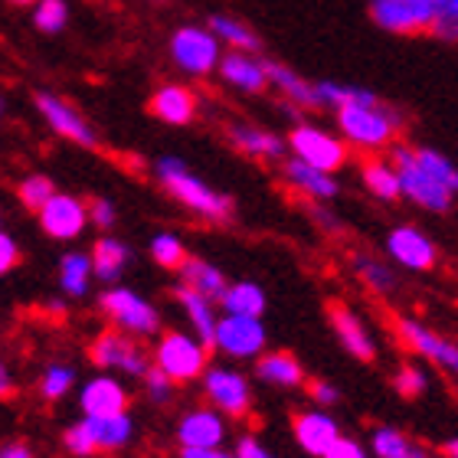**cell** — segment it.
Returning a JSON list of instances; mask_svg holds the SVG:
<instances>
[{
  "label": "cell",
  "instance_id": "6da1fadb",
  "mask_svg": "<svg viewBox=\"0 0 458 458\" xmlns=\"http://www.w3.org/2000/svg\"><path fill=\"white\" fill-rule=\"evenodd\" d=\"M337 131L351 148L363 154H380L386 148H396V134H400V112L383 106V98L370 89H363V96L351 106L335 112Z\"/></svg>",
  "mask_w": 458,
  "mask_h": 458
},
{
  "label": "cell",
  "instance_id": "7a4b0ae2",
  "mask_svg": "<svg viewBox=\"0 0 458 458\" xmlns=\"http://www.w3.org/2000/svg\"><path fill=\"white\" fill-rule=\"evenodd\" d=\"M154 177H157V183L171 193L174 200L181 203L183 210L197 213L200 220L226 223L233 216V200H229L226 193L213 191L210 183L200 181L181 157H171V154L157 157L154 161Z\"/></svg>",
  "mask_w": 458,
  "mask_h": 458
},
{
  "label": "cell",
  "instance_id": "3957f363",
  "mask_svg": "<svg viewBox=\"0 0 458 458\" xmlns=\"http://www.w3.org/2000/svg\"><path fill=\"white\" fill-rule=\"evenodd\" d=\"M210 344H203L193 331H167L157 335L154 344V367L164 370L174 383H193L203 380V373L210 370Z\"/></svg>",
  "mask_w": 458,
  "mask_h": 458
},
{
  "label": "cell",
  "instance_id": "277c9868",
  "mask_svg": "<svg viewBox=\"0 0 458 458\" xmlns=\"http://www.w3.org/2000/svg\"><path fill=\"white\" fill-rule=\"evenodd\" d=\"M171 59L174 66L187 72L193 79H207L213 76L223 63V39L213 33L210 27H197V23H187V27H177L171 33Z\"/></svg>",
  "mask_w": 458,
  "mask_h": 458
},
{
  "label": "cell",
  "instance_id": "5b68a950",
  "mask_svg": "<svg viewBox=\"0 0 458 458\" xmlns=\"http://www.w3.org/2000/svg\"><path fill=\"white\" fill-rule=\"evenodd\" d=\"M98 311L112 321V327L124 331V335L131 337H154L161 335V315H157V308L141 298L138 292L124 285H108L102 295H98Z\"/></svg>",
  "mask_w": 458,
  "mask_h": 458
},
{
  "label": "cell",
  "instance_id": "8992f818",
  "mask_svg": "<svg viewBox=\"0 0 458 458\" xmlns=\"http://www.w3.org/2000/svg\"><path fill=\"white\" fill-rule=\"evenodd\" d=\"M390 161L396 164L403 183V197L420 207V210L429 213H445L455 200V193L445 187L442 181H436L420 161H416V148H406V144H396L390 151Z\"/></svg>",
  "mask_w": 458,
  "mask_h": 458
},
{
  "label": "cell",
  "instance_id": "52a82bcc",
  "mask_svg": "<svg viewBox=\"0 0 458 458\" xmlns=\"http://www.w3.org/2000/svg\"><path fill=\"white\" fill-rule=\"evenodd\" d=\"M89 360L106 373H122V377H138L141 380L144 373L154 367V353L144 351L141 337H131L118 331V327H108L89 344Z\"/></svg>",
  "mask_w": 458,
  "mask_h": 458
},
{
  "label": "cell",
  "instance_id": "ba28073f",
  "mask_svg": "<svg viewBox=\"0 0 458 458\" xmlns=\"http://www.w3.org/2000/svg\"><path fill=\"white\" fill-rule=\"evenodd\" d=\"M288 154L298 157V161L311 164V167H318V171L337 174L344 164L351 161V144L344 141L341 134L301 122L288 131Z\"/></svg>",
  "mask_w": 458,
  "mask_h": 458
},
{
  "label": "cell",
  "instance_id": "9c48e42d",
  "mask_svg": "<svg viewBox=\"0 0 458 458\" xmlns=\"http://www.w3.org/2000/svg\"><path fill=\"white\" fill-rule=\"evenodd\" d=\"M445 0H370V20L386 33L416 37L432 33Z\"/></svg>",
  "mask_w": 458,
  "mask_h": 458
},
{
  "label": "cell",
  "instance_id": "30bf717a",
  "mask_svg": "<svg viewBox=\"0 0 458 458\" xmlns=\"http://www.w3.org/2000/svg\"><path fill=\"white\" fill-rule=\"evenodd\" d=\"M213 351L229 360H259L266 353V325L252 315H223L213 337Z\"/></svg>",
  "mask_w": 458,
  "mask_h": 458
},
{
  "label": "cell",
  "instance_id": "8fae6325",
  "mask_svg": "<svg viewBox=\"0 0 458 458\" xmlns=\"http://www.w3.org/2000/svg\"><path fill=\"white\" fill-rule=\"evenodd\" d=\"M203 393L210 400L213 410H220L226 420H242L252 410V386L239 370L233 367H220L213 363L210 370L203 373Z\"/></svg>",
  "mask_w": 458,
  "mask_h": 458
},
{
  "label": "cell",
  "instance_id": "7c38bea8",
  "mask_svg": "<svg viewBox=\"0 0 458 458\" xmlns=\"http://www.w3.org/2000/svg\"><path fill=\"white\" fill-rule=\"evenodd\" d=\"M39 216V226L47 233L49 239H56V242H72L86 233L89 220V207L79 197L72 193H56L53 200L37 213Z\"/></svg>",
  "mask_w": 458,
  "mask_h": 458
},
{
  "label": "cell",
  "instance_id": "4fadbf2b",
  "mask_svg": "<svg viewBox=\"0 0 458 458\" xmlns=\"http://www.w3.org/2000/svg\"><path fill=\"white\" fill-rule=\"evenodd\" d=\"M37 112L43 114V122L56 134H63L66 141L82 144V148H96V131L82 112L72 102L53 96V92H37Z\"/></svg>",
  "mask_w": 458,
  "mask_h": 458
},
{
  "label": "cell",
  "instance_id": "5bb4252c",
  "mask_svg": "<svg viewBox=\"0 0 458 458\" xmlns=\"http://www.w3.org/2000/svg\"><path fill=\"white\" fill-rule=\"evenodd\" d=\"M396 335L403 337V344H406L410 351H416L420 357H426V360H432L436 367H442V370H449L458 377V344L455 341L436 335L432 327H426L422 321H416V318H400V321H396Z\"/></svg>",
  "mask_w": 458,
  "mask_h": 458
},
{
  "label": "cell",
  "instance_id": "9a60e30c",
  "mask_svg": "<svg viewBox=\"0 0 458 458\" xmlns=\"http://www.w3.org/2000/svg\"><path fill=\"white\" fill-rule=\"evenodd\" d=\"M386 256L410 272H426L436 266L439 252H436V242L420 226H396L386 236Z\"/></svg>",
  "mask_w": 458,
  "mask_h": 458
},
{
  "label": "cell",
  "instance_id": "2e32d148",
  "mask_svg": "<svg viewBox=\"0 0 458 458\" xmlns=\"http://www.w3.org/2000/svg\"><path fill=\"white\" fill-rule=\"evenodd\" d=\"M177 442H181V449H223L226 416L213 406L183 412L181 422H177Z\"/></svg>",
  "mask_w": 458,
  "mask_h": 458
},
{
  "label": "cell",
  "instance_id": "e0dca14e",
  "mask_svg": "<svg viewBox=\"0 0 458 458\" xmlns=\"http://www.w3.org/2000/svg\"><path fill=\"white\" fill-rule=\"evenodd\" d=\"M327 321L335 327L341 347L351 353L353 360L370 363L373 357H377V341H373L370 327L363 325V318L357 315L353 308H347L344 301H331V305H327Z\"/></svg>",
  "mask_w": 458,
  "mask_h": 458
},
{
  "label": "cell",
  "instance_id": "ac0fdd59",
  "mask_svg": "<svg viewBox=\"0 0 458 458\" xmlns=\"http://www.w3.org/2000/svg\"><path fill=\"white\" fill-rule=\"evenodd\" d=\"M216 76L226 82L229 89H236L242 96H262L268 89V69L266 59H259V53H239V49H226Z\"/></svg>",
  "mask_w": 458,
  "mask_h": 458
},
{
  "label": "cell",
  "instance_id": "d6986e66",
  "mask_svg": "<svg viewBox=\"0 0 458 458\" xmlns=\"http://www.w3.org/2000/svg\"><path fill=\"white\" fill-rule=\"evenodd\" d=\"M292 432H295L301 452H308V455H315V458H325L327 452H331V445L341 439V426H337V420L327 410H321V406L295 412Z\"/></svg>",
  "mask_w": 458,
  "mask_h": 458
},
{
  "label": "cell",
  "instance_id": "ffe728a7",
  "mask_svg": "<svg viewBox=\"0 0 458 458\" xmlns=\"http://www.w3.org/2000/svg\"><path fill=\"white\" fill-rule=\"evenodd\" d=\"M226 141L233 144L239 154L256 157V161H282L288 151V138L268 131V128H259V124H252V122H229Z\"/></svg>",
  "mask_w": 458,
  "mask_h": 458
},
{
  "label": "cell",
  "instance_id": "44dd1931",
  "mask_svg": "<svg viewBox=\"0 0 458 458\" xmlns=\"http://www.w3.org/2000/svg\"><path fill=\"white\" fill-rule=\"evenodd\" d=\"M282 181H285L301 200H311V203H331L337 197V191H341L335 181V174L318 171V167L298 161L292 154H288L285 164H282Z\"/></svg>",
  "mask_w": 458,
  "mask_h": 458
},
{
  "label": "cell",
  "instance_id": "7402d4cb",
  "mask_svg": "<svg viewBox=\"0 0 458 458\" xmlns=\"http://www.w3.org/2000/svg\"><path fill=\"white\" fill-rule=\"evenodd\" d=\"M79 410L82 416H114L128 412V390L114 373H98L82 383L79 390Z\"/></svg>",
  "mask_w": 458,
  "mask_h": 458
},
{
  "label": "cell",
  "instance_id": "603a6c76",
  "mask_svg": "<svg viewBox=\"0 0 458 458\" xmlns=\"http://www.w3.org/2000/svg\"><path fill=\"white\" fill-rule=\"evenodd\" d=\"M266 69H268V86L282 96V102L301 108V112H318L321 108L318 82H308L305 76H298L295 69L278 63V59H266Z\"/></svg>",
  "mask_w": 458,
  "mask_h": 458
},
{
  "label": "cell",
  "instance_id": "cb8c5ba5",
  "mask_svg": "<svg viewBox=\"0 0 458 458\" xmlns=\"http://www.w3.org/2000/svg\"><path fill=\"white\" fill-rule=\"evenodd\" d=\"M197 96L191 89L181 86V82H164L161 89H154L151 96V114L157 122L174 124V128H183L197 118Z\"/></svg>",
  "mask_w": 458,
  "mask_h": 458
},
{
  "label": "cell",
  "instance_id": "d4e9b609",
  "mask_svg": "<svg viewBox=\"0 0 458 458\" xmlns=\"http://www.w3.org/2000/svg\"><path fill=\"white\" fill-rule=\"evenodd\" d=\"M174 298H177V305L183 308V318L191 321V331L200 337L203 344H210L213 347V337H216V325H220V311L216 305L220 301H213V298L200 295V292H193L191 285H177L174 288Z\"/></svg>",
  "mask_w": 458,
  "mask_h": 458
},
{
  "label": "cell",
  "instance_id": "484cf974",
  "mask_svg": "<svg viewBox=\"0 0 458 458\" xmlns=\"http://www.w3.org/2000/svg\"><path fill=\"white\" fill-rule=\"evenodd\" d=\"M360 181L363 187L370 191V197L383 203H396L403 197V183H400V171L393 161H383L380 154H370L360 167Z\"/></svg>",
  "mask_w": 458,
  "mask_h": 458
},
{
  "label": "cell",
  "instance_id": "4316f807",
  "mask_svg": "<svg viewBox=\"0 0 458 458\" xmlns=\"http://www.w3.org/2000/svg\"><path fill=\"white\" fill-rule=\"evenodd\" d=\"M256 377L268 386H278V390H295L305 383V370H301V363L298 357L285 351H272V353H262L256 360Z\"/></svg>",
  "mask_w": 458,
  "mask_h": 458
},
{
  "label": "cell",
  "instance_id": "83f0119b",
  "mask_svg": "<svg viewBox=\"0 0 458 458\" xmlns=\"http://www.w3.org/2000/svg\"><path fill=\"white\" fill-rule=\"evenodd\" d=\"M89 422V432L96 439L98 452H118L134 439L131 412H114V416H82Z\"/></svg>",
  "mask_w": 458,
  "mask_h": 458
},
{
  "label": "cell",
  "instance_id": "f1b7e54d",
  "mask_svg": "<svg viewBox=\"0 0 458 458\" xmlns=\"http://www.w3.org/2000/svg\"><path fill=\"white\" fill-rule=\"evenodd\" d=\"M92 278H96L92 252H79V249L63 252V259H59V288H63V295L86 298Z\"/></svg>",
  "mask_w": 458,
  "mask_h": 458
},
{
  "label": "cell",
  "instance_id": "f546056e",
  "mask_svg": "<svg viewBox=\"0 0 458 458\" xmlns=\"http://www.w3.org/2000/svg\"><path fill=\"white\" fill-rule=\"evenodd\" d=\"M92 262H96V282L114 285L131 262V249L124 246L118 236H98L96 246H92Z\"/></svg>",
  "mask_w": 458,
  "mask_h": 458
},
{
  "label": "cell",
  "instance_id": "4dcf8cb0",
  "mask_svg": "<svg viewBox=\"0 0 458 458\" xmlns=\"http://www.w3.org/2000/svg\"><path fill=\"white\" fill-rule=\"evenodd\" d=\"M207 27L223 39L226 49H239V53H259L262 49V39L246 20L233 17V13H210L207 17Z\"/></svg>",
  "mask_w": 458,
  "mask_h": 458
},
{
  "label": "cell",
  "instance_id": "1f68e13d",
  "mask_svg": "<svg viewBox=\"0 0 458 458\" xmlns=\"http://www.w3.org/2000/svg\"><path fill=\"white\" fill-rule=\"evenodd\" d=\"M181 282L183 285H191L193 292L213 298V301H220L223 292L229 288L226 276H223L220 268L213 266V262H207V259H197V256L187 259V266L181 268Z\"/></svg>",
  "mask_w": 458,
  "mask_h": 458
},
{
  "label": "cell",
  "instance_id": "d6a6232c",
  "mask_svg": "<svg viewBox=\"0 0 458 458\" xmlns=\"http://www.w3.org/2000/svg\"><path fill=\"white\" fill-rule=\"evenodd\" d=\"M370 452L377 458H432L429 452L422 449V445H416L396 426H377L370 432Z\"/></svg>",
  "mask_w": 458,
  "mask_h": 458
},
{
  "label": "cell",
  "instance_id": "836d02e7",
  "mask_svg": "<svg viewBox=\"0 0 458 458\" xmlns=\"http://www.w3.org/2000/svg\"><path fill=\"white\" fill-rule=\"evenodd\" d=\"M220 308H223V315L262 318V311H266V292H262V285L249 282V278H242V282H229V288L220 298Z\"/></svg>",
  "mask_w": 458,
  "mask_h": 458
},
{
  "label": "cell",
  "instance_id": "e575fe53",
  "mask_svg": "<svg viewBox=\"0 0 458 458\" xmlns=\"http://www.w3.org/2000/svg\"><path fill=\"white\" fill-rule=\"evenodd\" d=\"M353 272H357V278H360L370 292H377V295H390L393 288H396L393 268L386 266V262H380V259L357 252V256H353Z\"/></svg>",
  "mask_w": 458,
  "mask_h": 458
},
{
  "label": "cell",
  "instance_id": "d590c367",
  "mask_svg": "<svg viewBox=\"0 0 458 458\" xmlns=\"http://www.w3.org/2000/svg\"><path fill=\"white\" fill-rule=\"evenodd\" d=\"M148 252H151V259L161 268H177V272H181V268L187 266V259H191V252H187V246H183V239L174 236V233H157V236L151 239Z\"/></svg>",
  "mask_w": 458,
  "mask_h": 458
},
{
  "label": "cell",
  "instance_id": "8d00e7d4",
  "mask_svg": "<svg viewBox=\"0 0 458 458\" xmlns=\"http://www.w3.org/2000/svg\"><path fill=\"white\" fill-rule=\"evenodd\" d=\"M56 193L59 191L53 187V181H49L47 174H30V177H23V181L17 183V197L30 213H39Z\"/></svg>",
  "mask_w": 458,
  "mask_h": 458
},
{
  "label": "cell",
  "instance_id": "74e56055",
  "mask_svg": "<svg viewBox=\"0 0 458 458\" xmlns=\"http://www.w3.org/2000/svg\"><path fill=\"white\" fill-rule=\"evenodd\" d=\"M72 386H76V367H69V363H49L39 377V396L49 403L63 400Z\"/></svg>",
  "mask_w": 458,
  "mask_h": 458
},
{
  "label": "cell",
  "instance_id": "f35d334b",
  "mask_svg": "<svg viewBox=\"0 0 458 458\" xmlns=\"http://www.w3.org/2000/svg\"><path fill=\"white\" fill-rule=\"evenodd\" d=\"M69 23V4L66 0H39L33 7V27L39 33H63Z\"/></svg>",
  "mask_w": 458,
  "mask_h": 458
},
{
  "label": "cell",
  "instance_id": "ab89813d",
  "mask_svg": "<svg viewBox=\"0 0 458 458\" xmlns=\"http://www.w3.org/2000/svg\"><path fill=\"white\" fill-rule=\"evenodd\" d=\"M416 161H420L422 167L436 177V181H442L458 197V167L445 157V154L432 151V148H416Z\"/></svg>",
  "mask_w": 458,
  "mask_h": 458
},
{
  "label": "cell",
  "instance_id": "60d3db41",
  "mask_svg": "<svg viewBox=\"0 0 458 458\" xmlns=\"http://www.w3.org/2000/svg\"><path fill=\"white\" fill-rule=\"evenodd\" d=\"M363 96L360 86H347V82H335V79H325V82H318V98H321V108H344L357 102Z\"/></svg>",
  "mask_w": 458,
  "mask_h": 458
},
{
  "label": "cell",
  "instance_id": "b9f144b4",
  "mask_svg": "<svg viewBox=\"0 0 458 458\" xmlns=\"http://www.w3.org/2000/svg\"><path fill=\"white\" fill-rule=\"evenodd\" d=\"M63 445H66L69 455H76V458H92L98 452L86 420H79V422H72V426H66V432H63Z\"/></svg>",
  "mask_w": 458,
  "mask_h": 458
},
{
  "label": "cell",
  "instance_id": "7bdbcfd3",
  "mask_svg": "<svg viewBox=\"0 0 458 458\" xmlns=\"http://www.w3.org/2000/svg\"><path fill=\"white\" fill-rule=\"evenodd\" d=\"M393 386H396L403 400H416V396L426 393V373L416 363H403L400 370L393 373Z\"/></svg>",
  "mask_w": 458,
  "mask_h": 458
},
{
  "label": "cell",
  "instance_id": "ee69618b",
  "mask_svg": "<svg viewBox=\"0 0 458 458\" xmlns=\"http://www.w3.org/2000/svg\"><path fill=\"white\" fill-rule=\"evenodd\" d=\"M141 386H144V396H148L154 406H167V403L174 400V386H177V383H174L164 370L151 367V370L141 377Z\"/></svg>",
  "mask_w": 458,
  "mask_h": 458
},
{
  "label": "cell",
  "instance_id": "f6af8a7d",
  "mask_svg": "<svg viewBox=\"0 0 458 458\" xmlns=\"http://www.w3.org/2000/svg\"><path fill=\"white\" fill-rule=\"evenodd\" d=\"M432 37L458 47V0H445L439 20H436V27H432Z\"/></svg>",
  "mask_w": 458,
  "mask_h": 458
},
{
  "label": "cell",
  "instance_id": "bcb514c9",
  "mask_svg": "<svg viewBox=\"0 0 458 458\" xmlns=\"http://www.w3.org/2000/svg\"><path fill=\"white\" fill-rule=\"evenodd\" d=\"M89 220L96 229H112L118 223V210H114V203L106 200V197H96V200L89 203Z\"/></svg>",
  "mask_w": 458,
  "mask_h": 458
},
{
  "label": "cell",
  "instance_id": "7dc6e473",
  "mask_svg": "<svg viewBox=\"0 0 458 458\" xmlns=\"http://www.w3.org/2000/svg\"><path fill=\"white\" fill-rule=\"evenodd\" d=\"M308 396H311V400H315V406H321V410H331V406H337V403H341V390H337L335 383H327V380L308 383Z\"/></svg>",
  "mask_w": 458,
  "mask_h": 458
},
{
  "label": "cell",
  "instance_id": "c3c4849f",
  "mask_svg": "<svg viewBox=\"0 0 458 458\" xmlns=\"http://www.w3.org/2000/svg\"><path fill=\"white\" fill-rule=\"evenodd\" d=\"M325 458H370V452L363 449L357 439H347V436H341V439L331 445V452H327Z\"/></svg>",
  "mask_w": 458,
  "mask_h": 458
},
{
  "label": "cell",
  "instance_id": "681fc988",
  "mask_svg": "<svg viewBox=\"0 0 458 458\" xmlns=\"http://www.w3.org/2000/svg\"><path fill=\"white\" fill-rule=\"evenodd\" d=\"M20 262V246H17V239L10 236V233H0V272L7 276L10 268Z\"/></svg>",
  "mask_w": 458,
  "mask_h": 458
},
{
  "label": "cell",
  "instance_id": "f907efd6",
  "mask_svg": "<svg viewBox=\"0 0 458 458\" xmlns=\"http://www.w3.org/2000/svg\"><path fill=\"white\" fill-rule=\"evenodd\" d=\"M236 452H239V458H278V455H272L256 436H242V439L236 442Z\"/></svg>",
  "mask_w": 458,
  "mask_h": 458
},
{
  "label": "cell",
  "instance_id": "816d5d0a",
  "mask_svg": "<svg viewBox=\"0 0 458 458\" xmlns=\"http://www.w3.org/2000/svg\"><path fill=\"white\" fill-rule=\"evenodd\" d=\"M311 216H315L318 226H325L327 233H337V229H341L337 216L331 210H327V203H311Z\"/></svg>",
  "mask_w": 458,
  "mask_h": 458
},
{
  "label": "cell",
  "instance_id": "f5cc1de1",
  "mask_svg": "<svg viewBox=\"0 0 458 458\" xmlns=\"http://www.w3.org/2000/svg\"><path fill=\"white\" fill-rule=\"evenodd\" d=\"M181 458H239V452H226V449H181Z\"/></svg>",
  "mask_w": 458,
  "mask_h": 458
},
{
  "label": "cell",
  "instance_id": "db71d44e",
  "mask_svg": "<svg viewBox=\"0 0 458 458\" xmlns=\"http://www.w3.org/2000/svg\"><path fill=\"white\" fill-rule=\"evenodd\" d=\"M0 458H33V452H30V445H23V442H10V445H4Z\"/></svg>",
  "mask_w": 458,
  "mask_h": 458
},
{
  "label": "cell",
  "instance_id": "11a10c76",
  "mask_svg": "<svg viewBox=\"0 0 458 458\" xmlns=\"http://www.w3.org/2000/svg\"><path fill=\"white\" fill-rule=\"evenodd\" d=\"M0 390H4V396H10V390H13V380H10L7 367H0Z\"/></svg>",
  "mask_w": 458,
  "mask_h": 458
},
{
  "label": "cell",
  "instance_id": "9f6ffc18",
  "mask_svg": "<svg viewBox=\"0 0 458 458\" xmlns=\"http://www.w3.org/2000/svg\"><path fill=\"white\" fill-rule=\"evenodd\" d=\"M442 455H445V458H458V436H455V439L445 442V445H442Z\"/></svg>",
  "mask_w": 458,
  "mask_h": 458
},
{
  "label": "cell",
  "instance_id": "6f0895ef",
  "mask_svg": "<svg viewBox=\"0 0 458 458\" xmlns=\"http://www.w3.org/2000/svg\"><path fill=\"white\" fill-rule=\"evenodd\" d=\"M7 4H13V7H37L39 0H7Z\"/></svg>",
  "mask_w": 458,
  "mask_h": 458
},
{
  "label": "cell",
  "instance_id": "680465c9",
  "mask_svg": "<svg viewBox=\"0 0 458 458\" xmlns=\"http://www.w3.org/2000/svg\"><path fill=\"white\" fill-rule=\"evenodd\" d=\"M151 4H167V0H151Z\"/></svg>",
  "mask_w": 458,
  "mask_h": 458
}]
</instances>
